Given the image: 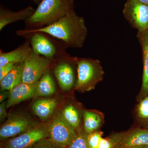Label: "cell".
<instances>
[{
  "label": "cell",
  "instance_id": "f1b7e54d",
  "mask_svg": "<svg viewBox=\"0 0 148 148\" xmlns=\"http://www.w3.org/2000/svg\"><path fill=\"white\" fill-rule=\"evenodd\" d=\"M32 1L35 3L36 4H39L42 0H32Z\"/></svg>",
  "mask_w": 148,
  "mask_h": 148
},
{
  "label": "cell",
  "instance_id": "2e32d148",
  "mask_svg": "<svg viewBox=\"0 0 148 148\" xmlns=\"http://www.w3.org/2000/svg\"><path fill=\"white\" fill-rule=\"evenodd\" d=\"M24 61L15 64L13 69L0 81L1 90L10 91L22 82Z\"/></svg>",
  "mask_w": 148,
  "mask_h": 148
},
{
  "label": "cell",
  "instance_id": "ac0fdd59",
  "mask_svg": "<svg viewBox=\"0 0 148 148\" xmlns=\"http://www.w3.org/2000/svg\"><path fill=\"white\" fill-rule=\"evenodd\" d=\"M55 99H42L34 103L32 109L34 113L43 120H46L49 117L56 107Z\"/></svg>",
  "mask_w": 148,
  "mask_h": 148
},
{
  "label": "cell",
  "instance_id": "6da1fadb",
  "mask_svg": "<svg viewBox=\"0 0 148 148\" xmlns=\"http://www.w3.org/2000/svg\"><path fill=\"white\" fill-rule=\"evenodd\" d=\"M36 32H42L60 40L67 48H80L84 44L88 30L83 17L77 15L75 11L66 14L53 24L35 30L20 29L16 34L25 38Z\"/></svg>",
  "mask_w": 148,
  "mask_h": 148
},
{
  "label": "cell",
  "instance_id": "7402d4cb",
  "mask_svg": "<svg viewBox=\"0 0 148 148\" xmlns=\"http://www.w3.org/2000/svg\"><path fill=\"white\" fill-rule=\"evenodd\" d=\"M87 135V133L78 134L68 148H90L88 144Z\"/></svg>",
  "mask_w": 148,
  "mask_h": 148
},
{
  "label": "cell",
  "instance_id": "603a6c76",
  "mask_svg": "<svg viewBox=\"0 0 148 148\" xmlns=\"http://www.w3.org/2000/svg\"><path fill=\"white\" fill-rule=\"evenodd\" d=\"M103 132L99 130L87 134V142L89 147L97 148L100 141L103 138Z\"/></svg>",
  "mask_w": 148,
  "mask_h": 148
},
{
  "label": "cell",
  "instance_id": "5b68a950",
  "mask_svg": "<svg viewBox=\"0 0 148 148\" xmlns=\"http://www.w3.org/2000/svg\"><path fill=\"white\" fill-rule=\"evenodd\" d=\"M53 73L60 88L69 90L75 86L77 80L76 57L66 53L53 61Z\"/></svg>",
  "mask_w": 148,
  "mask_h": 148
},
{
  "label": "cell",
  "instance_id": "44dd1931",
  "mask_svg": "<svg viewBox=\"0 0 148 148\" xmlns=\"http://www.w3.org/2000/svg\"><path fill=\"white\" fill-rule=\"evenodd\" d=\"M136 116L141 124L148 127V95L140 101L136 109Z\"/></svg>",
  "mask_w": 148,
  "mask_h": 148
},
{
  "label": "cell",
  "instance_id": "e0dca14e",
  "mask_svg": "<svg viewBox=\"0 0 148 148\" xmlns=\"http://www.w3.org/2000/svg\"><path fill=\"white\" fill-rule=\"evenodd\" d=\"M83 116L84 127L87 134L98 130L104 123V115L98 111L85 110Z\"/></svg>",
  "mask_w": 148,
  "mask_h": 148
},
{
  "label": "cell",
  "instance_id": "3957f363",
  "mask_svg": "<svg viewBox=\"0 0 148 148\" xmlns=\"http://www.w3.org/2000/svg\"><path fill=\"white\" fill-rule=\"evenodd\" d=\"M77 80L75 89L81 92L94 89L104 77V70L98 59L76 57Z\"/></svg>",
  "mask_w": 148,
  "mask_h": 148
},
{
  "label": "cell",
  "instance_id": "7c38bea8",
  "mask_svg": "<svg viewBox=\"0 0 148 148\" xmlns=\"http://www.w3.org/2000/svg\"><path fill=\"white\" fill-rule=\"evenodd\" d=\"M38 83L30 84L22 82L10 91L6 108H10L36 95Z\"/></svg>",
  "mask_w": 148,
  "mask_h": 148
},
{
  "label": "cell",
  "instance_id": "4dcf8cb0",
  "mask_svg": "<svg viewBox=\"0 0 148 148\" xmlns=\"http://www.w3.org/2000/svg\"><path fill=\"white\" fill-rule=\"evenodd\" d=\"M48 148V147H43V148Z\"/></svg>",
  "mask_w": 148,
  "mask_h": 148
},
{
  "label": "cell",
  "instance_id": "ba28073f",
  "mask_svg": "<svg viewBox=\"0 0 148 148\" xmlns=\"http://www.w3.org/2000/svg\"><path fill=\"white\" fill-rule=\"evenodd\" d=\"M109 138L113 148H132L148 145V128H137L116 133Z\"/></svg>",
  "mask_w": 148,
  "mask_h": 148
},
{
  "label": "cell",
  "instance_id": "8fae6325",
  "mask_svg": "<svg viewBox=\"0 0 148 148\" xmlns=\"http://www.w3.org/2000/svg\"><path fill=\"white\" fill-rule=\"evenodd\" d=\"M46 135V131L42 128H34L10 140L7 148H28L40 141Z\"/></svg>",
  "mask_w": 148,
  "mask_h": 148
},
{
  "label": "cell",
  "instance_id": "83f0119b",
  "mask_svg": "<svg viewBox=\"0 0 148 148\" xmlns=\"http://www.w3.org/2000/svg\"><path fill=\"white\" fill-rule=\"evenodd\" d=\"M137 1L142 3L148 5V0H137Z\"/></svg>",
  "mask_w": 148,
  "mask_h": 148
},
{
  "label": "cell",
  "instance_id": "d6986e66",
  "mask_svg": "<svg viewBox=\"0 0 148 148\" xmlns=\"http://www.w3.org/2000/svg\"><path fill=\"white\" fill-rule=\"evenodd\" d=\"M49 72H46L38 82L36 95L48 96L55 92V84Z\"/></svg>",
  "mask_w": 148,
  "mask_h": 148
},
{
  "label": "cell",
  "instance_id": "f546056e",
  "mask_svg": "<svg viewBox=\"0 0 148 148\" xmlns=\"http://www.w3.org/2000/svg\"><path fill=\"white\" fill-rule=\"evenodd\" d=\"M132 148H148V145L139 146V147H135Z\"/></svg>",
  "mask_w": 148,
  "mask_h": 148
},
{
  "label": "cell",
  "instance_id": "484cf974",
  "mask_svg": "<svg viewBox=\"0 0 148 148\" xmlns=\"http://www.w3.org/2000/svg\"><path fill=\"white\" fill-rule=\"evenodd\" d=\"M7 102H3L0 105V119L1 121L4 119L7 116L5 108Z\"/></svg>",
  "mask_w": 148,
  "mask_h": 148
},
{
  "label": "cell",
  "instance_id": "5bb4252c",
  "mask_svg": "<svg viewBox=\"0 0 148 148\" xmlns=\"http://www.w3.org/2000/svg\"><path fill=\"white\" fill-rule=\"evenodd\" d=\"M35 10L32 6H28L18 11L14 12L1 7L0 8V31L8 24L16 21H27L35 13Z\"/></svg>",
  "mask_w": 148,
  "mask_h": 148
},
{
  "label": "cell",
  "instance_id": "277c9868",
  "mask_svg": "<svg viewBox=\"0 0 148 148\" xmlns=\"http://www.w3.org/2000/svg\"><path fill=\"white\" fill-rule=\"evenodd\" d=\"M25 39L29 40L35 53L53 61L66 53L68 48L63 42L42 32L34 33Z\"/></svg>",
  "mask_w": 148,
  "mask_h": 148
},
{
  "label": "cell",
  "instance_id": "d4e9b609",
  "mask_svg": "<svg viewBox=\"0 0 148 148\" xmlns=\"http://www.w3.org/2000/svg\"><path fill=\"white\" fill-rule=\"evenodd\" d=\"M97 148H113L112 141L110 138H102Z\"/></svg>",
  "mask_w": 148,
  "mask_h": 148
},
{
  "label": "cell",
  "instance_id": "7a4b0ae2",
  "mask_svg": "<svg viewBox=\"0 0 148 148\" xmlns=\"http://www.w3.org/2000/svg\"><path fill=\"white\" fill-rule=\"evenodd\" d=\"M74 0H42L35 13L25 21V29L35 30L55 23L74 11Z\"/></svg>",
  "mask_w": 148,
  "mask_h": 148
},
{
  "label": "cell",
  "instance_id": "52a82bcc",
  "mask_svg": "<svg viewBox=\"0 0 148 148\" xmlns=\"http://www.w3.org/2000/svg\"><path fill=\"white\" fill-rule=\"evenodd\" d=\"M123 13L131 27L138 32L148 30V5L137 0H127Z\"/></svg>",
  "mask_w": 148,
  "mask_h": 148
},
{
  "label": "cell",
  "instance_id": "ffe728a7",
  "mask_svg": "<svg viewBox=\"0 0 148 148\" xmlns=\"http://www.w3.org/2000/svg\"><path fill=\"white\" fill-rule=\"evenodd\" d=\"M62 116L75 130L79 127L80 124L79 115L74 106L69 105L66 107L62 112Z\"/></svg>",
  "mask_w": 148,
  "mask_h": 148
},
{
  "label": "cell",
  "instance_id": "4316f807",
  "mask_svg": "<svg viewBox=\"0 0 148 148\" xmlns=\"http://www.w3.org/2000/svg\"><path fill=\"white\" fill-rule=\"evenodd\" d=\"M5 90H4L3 92H1V98H0V102L2 103L4 101L6 98H7L9 95L10 92L9 93L7 91H5Z\"/></svg>",
  "mask_w": 148,
  "mask_h": 148
},
{
  "label": "cell",
  "instance_id": "30bf717a",
  "mask_svg": "<svg viewBox=\"0 0 148 148\" xmlns=\"http://www.w3.org/2000/svg\"><path fill=\"white\" fill-rule=\"evenodd\" d=\"M33 123L28 119L21 116L10 117L0 129L1 139H6L22 134L32 129Z\"/></svg>",
  "mask_w": 148,
  "mask_h": 148
},
{
  "label": "cell",
  "instance_id": "4fadbf2b",
  "mask_svg": "<svg viewBox=\"0 0 148 148\" xmlns=\"http://www.w3.org/2000/svg\"><path fill=\"white\" fill-rule=\"evenodd\" d=\"M143 53V71L142 87L137 98L140 102L148 95V30L137 34Z\"/></svg>",
  "mask_w": 148,
  "mask_h": 148
},
{
  "label": "cell",
  "instance_id": "9a60e30c",
  "mask_svg": "<svg viewBox=\"0 0 148 148\" xmlns=\"http://www.w3.org/2000/svg\"><path fill=\"white\" fill-rule=\"evenodd\" d=\"M32 49L29 40L25 41L18 47L9 52L0 51V67L6 64H14L24 62L29 56Z\"/></svg>",
  "mask_w": 148,
  "mask_h": 148
},
{
  "label": "cell",
  "instance_id": "8992f818",
  "mask_svg": "<svg viewBox=\"0 0 148 148\" xmlns=\"http://www.w3.org/2000/svg\"><path fill=\"white\" fill-rule=\"evenodd\" d=\"M54 61L36 54L32 49L24 61L22 82L32 84L38 82L43 74L49 70Z\"/></svg>",
  "mask_w": 148,
  "mask_h": 148
},
{
  "label": "cell",
  "instance_id": "9c48e42d",
  "mask_svg": "<svg viewBox=\"0 0 148 148\" xmlns=\"http://www.w3.org/2000/svg\"><path fill=\"white\" fill-rule=\"evenodd\" d=\"M49 131L51 141L63 147L70 145L77 135L75 130L64 119L62 116L53 120L49 125Z\"/></svg>",
  "mask_w": 148,
  "mask_h": 148
},
{
  "label": "cell",
  "instance_id": "cb8c5ba5",
  "mask_svg": "<svg viewBox=\"0 0 148 148\" xmlns=\"http://www.w3.org/2000/svg\"><path fill=\"white\" fill-rule=\"evenodd\" d=\"M14 65V64L9 63L0 67V81L11 71Z\"/></svg>",
  "mask_w": 148,
  "mask_h": 148
}]
</instances>
